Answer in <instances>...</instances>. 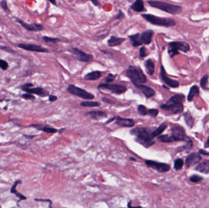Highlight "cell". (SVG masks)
<instances>
[{
    "label": "cell",
    "instance_id": "obj_1",
    "mask_svg": "<svg viewBox=\"0 0 209 208\" xmlns=\"http://www.w3.org/2000/svg\"><path fill=\"white\" fill-rule=\"evenodd\" d=\"M152 130L149 128H135L130 131V134L136 137L135 141L144 147L149 148L155 144L153 141Z\"/></svg>",
    "mask_w": 209,
    "mask_h": 208
},
{
    "label": "cell",
    "instance_id": "obj_2",
    "mask_svg": "<svg viewBox=\"0 0 209 208\" xmlns=\"http://www.w3.org/2000/svg\"><path fill=\"white\" fill-rule=\"evenodd\" d=\"M183 94H177L172 97L166 103L160 106L161 109L169 112L171 114H177L183 112V102L185 100Z\"/></svg>",
    "mask_w": 209,
    "mask_h": 208
},
{
    "label": "cell",
    "instance_id": "obj_3",
    "mask_svg": "<svg viewBox=\"0 0 209 208\" xmlns=\"http://www.w3.org/2000/svg\"><path fill=\"white\" fill-rule=\"evenodd\" d=\"M126 76L135 86L144 84L148 81L146 76L141 68L132 65L129 66L126 70Z\"/></svg>",
    "mask_w": 209,
    "mask_h": 208
},
{
    "label": "cell",
    "instance_id": "obj_4",
    "mask_svg": "<svg viewBox=\"0 0 209 208\" xmlns=\"http://www.w3.org/2000/svg\"><path fill=\"white\" fill-rule=\"evenodd\" d=\"M149 5L152 7L160 9L172 15H177L182 12V7L179 5H175L165 2L158 1H149Z\"/></svg>",
    "mask_w": 209,
    "mask_h": 208
},
{
    "label": "cell",
    "instance_id": "obj_5",
    "mask_svg": "<svg viewBox=\"0 0 209 208\" xmlns=\"http://www.w3.org/2000/svg\"><path fill=\"white\" fill-rule=\"evenodd\" d=\"M141 17L145 19L149 23L157 26H164V27H170L176 25V22L174 20L169 18H162L157 17L152 14H141Z\"/></svg>",
    "mask_w": 209,
    "mask_h": 208
},
{
    "label": "cell",
    "instance_id": "obj_6",
    "mask_svg": "<svg viewBox=\"0 0 209 208\" xmlns=\"http://www.w3.org/2000/svg\"><path fill=\"white\" fill-rule=\"evenodd\" d=\"M190 50L189 44L185 42H172L168 44V52L171 57H173L175 55L179 54V51L187 52Z\"/></svg>",
    "mask_w": 209,
    "mask_h": 208
},
{
    "label": "cell",
    "instance_id": "obj_7",
    "mask_svg": "<svg viewBox=\"0 0 209 208\" xmlns=\"http://www.w3.org/2000/svg\"><path fill=\"white\" fill-rule=\"evenodd\" d=\"M67 91L70 94H72L73 95H75L77 97H78L85 100H93L95 98L94 95L92 94L91 93H89L87 92L86 91L73 84L69 85L67 88Z\"/></svg>",
    "mask_w": 209,
    "mask_h": 208
},
{
    "label": "cell",
    "instance_id": "obj_8",
    "mask_svg": "<svg viewBox=\"0 0 209 208\" xmlns=\"http://www.w3.org/2000/svg\"><path fill=\"white\" fill-rule=\"evenodd\" d=\"M98 89L99 90H106L111 92L112 94L117 95H120L125 93L127 89L125 86L119 85V84H111L107 83H102L99 85Z\"/></svg>",
    "mask_w": 209,
    "mask_h": 208
},
{
    "label": "cell",
    "instance_id": "obj_9",
    "mask_svg": "<svg viewBox=\"0 0 209 208\" xmlns=\"http://www.w3.org/2000/svg\"><path fill=\"white\" fill-rule=\"evenodd\" d=\"M145 164L148 167L154 170H156L158 172L160 173H166L171 168L170 165L168 164L159 162L152 160H146Z\"/></svg>",
    "mask_w": 209,
    "mask_h": 208
},
{
    "label": "cell",
    "instance_id": "obj_10",
    "mask_svg": "<svg viewBox=\"0 0 209 208\" xmlns=\"http://www.w3.org/2000/svg\"><path fill=\"white\" fill-rule=\"evenodd\" d=\"M171 136L175 141H187L188 137H187L184 128L180 126H175L171 128Z\"/></svg>",
    "mask_w": 209,
    "mask_h": 208
},
{
    "label": "cell",
    "instance_id": "obj_11",
    "mask_svg": "<svg viewBox=\"0 0 209 208\" xmlns=\"http://www.w3.org/2000/svg\"><path fill=\"white\" fill-rule=\"evenodd\" d=\"M17 47L27 51L30 52H48L49 50L46 48L42 47L40 45H37L35 44H19L17 45Z\"/></svg>",
    "mask_w": 209,
    "mask_h": 208
},
{
    "label": "cell",
    "instance_id": "obj_12",
    "mask_svg": "<svg viewBox=\"0 0 209 208\" xmlns=\"http://www.w3.org/2000/svg\"><path fill=\"white\" fill-rule=\"evenodd\" d=\"M70 52L75 56L77 59L81 62H88L93 59V56L90 54L83 52L77 48H72Z\"/></svg>",
    "mask_w": 209,
    "mask_h": 208
},
{
    "label": "cell",
    "instance_id": "obj_13",
    "mask_svg": "<svg viewBox=\"0 0 209 208\" xmlns=\"http://www.w3.org/2000/svg\"><path fill=\"white\" fill-rule=\"evenodd\" d=\"M160 77L162 79V81L169 87L172 88H177L180 86V83L178 81L169 78H168L166 75V71L164 68V67L163 65H161V69H160Z\"/></svg>",
    "mask_w": 209,
    "mask_h": 208
},
{
    "label": "cell",
    "instance_id": "obj_14",
    "mask_svg": "<svg viewBox=\"0 0 209 208\" xmlns=\"http://www.w3.org/2000/svg\"><path fill=\"white\" fill-rule=\"evenodd\" d=\"M22 91L27 92L28 94H35L39 97H45L49 95V92L47 90H45L44 88L37 87L35 88H28V89H22Z\"/></svg>",
    "mask_w": 209,
    "mask_h": 208
},
{
    "label": "cell",
    "instance_id": "obj_15",
    "mask_svg": "<svg viewBox=\"0 0 209 208\" xmlns=\"http://www.w3.org/2000/svg\"><path fill=\"white\" fill-rule=\"evenodd\" d=\"M17 21L24 28L30 31H41L44 29V27L41 24L33 23V24H28L26 23L20 19H17Z\"/></svg>",
    "mask_w": 209,
    "mask_h": 208
},
{
    "label": "cell",
    "instance_id": "obj_16",
    "mask_svg": "<svg viewBox=\"0 0 209 208\" xmlns=\"http://www.w3.org/2000/svg\"><path fill=\"white\" fill-rule=\"evenodd\" d=\"M115 123L120 126L122 127H133L135 123L134 120L130 118H125L121 117H115Z\"/></svg>",
    "mask_w": 209,
    "mask_h": 208
},
{
    "label": "cell",
    "instance_id": "obj_17",
    "mask_svg": "<svg viewBox=\"0 0 209 208\" xmlns=\"http://www.w3.org/2000/svg\"><path fill=\"white\" fill-rule=\"evenodd\" d=\"M201 160V156L199 153H192L188 156L185 160V165L187 168L191 167L199 163Z\"/></svg>",
    "mask_w": 209,
    "mask_h": 208
},
{
    "label": "cell",
    "instance_id": "obj_18",
    "mask_svg": "<svg viewBox=\"0 0 209 208\" xmlns=\"http://www.w3.org/2000/svg\"><path fill=\"white\" fill-rule=\"evenodd\" d=\"M29 126L34 128L38 130L42 131L45 133H49V134H54L57 132V129L53 128L49 125H44L41 124H34V125H31Z\"/></svg>",
    "mask_w": 209,
    "mask_h": 208
},
{
    "label": "cell",
    "instance_id": "obj_19",
    "mask_svg": "<svg viewBox=\"0 0 209 208\" xmlns=\"http://www.w3.org/2000/svg\"><path fill=\"white\" fill-rule=\"evenodd\" d=\"M153 34H154L153 30L148 29L143 32L141 34H140V37H141L142 44L144 45L150 44L152 42Z\"/></svg>",
    "mask_w": 209,
    "mask_h": 208
},
{
    "label": "cell",
    "instance_id": "obj_20",
    "mask_svg": "<svg viewBox=\"0 0 209 208\" xmlns=\"http://www.w3.org/2000/svg\"><path fill=\"white\" fill-rule=\"evenodd\" d=\"M136 87L138 89H139L142 92V93L144 94V95L148 98L152 97L156 95V91L153 89L149 87H148L143 84L138 85Z\"/></svg>",
    "mask_w": 209,
    "mask_h": 208
},
{
    "label": "cell",
    "instance_id": "obj_21",
    "mask_svg": "<svg viewBox=\"0 0 209 208\" xmlns=\"http://www.w3.org/2000/svg\"><path fill=\"white\" fill-rule=\"evenodd\" d=\"M86 115L87 116H89L90 118L95 120H99L107 117V114L105 112L100 110L88 112L86 113Z\"/></svg>",
    "mask_w": 209,
    "mask_h": 208
},
{
    "label": "cell",
    "instance_id": "obj_22",
    "mask_svg": "<svg viewBox=\"0 0 209 208\" xmlns=\"http://www.w3.org/2000/svg\"><path fill=\"white\" fill-rule=\"evenodd\" d=\"M126 40V39L122 38V37H117L116 36H111L109 39H108L107 43L109 47H117L122 44L124 41Z\"/></svg>",
    "mask_w": 209,
    "mask_h": 208
},
{
    "label": "cell",
    "instance_id": "obj_23",
    "mask_svg": "<svg viewBox=\"0 0 209 208\" xmlns=\"http://www.w3.org/2000/svg\"><path fill=\"white\" fill-rule=\"evenodd\" d=\"M195 170L203 173L207 174L209 172V160H206L199 164L196 167Z\"/></svg>",
    "mask_w": 209,
    "mask_h": 208
},
{
    "label": "cell",
    "instance_id": "obj_24",
    "mask_svg": "<svg viewBox=\"0 0 209 208\" xmlns=\"http://www.w3.org/2000/svg\"><path fill=\"white\" fill-rule=\"evenodd\" d=\"M21 183H22V181H21L20 180H17V181H15L14 183V184H13V186H12V187H11V189H10V193L15 194L18 198H19V201H18V202H20L21 200H25L27 199V198H26L25 195L21 194L20 193H19V192L16 190L17 186L19 184H21Z\"/></svg>",
    "mask_w": 209,
    "mask_h": 208
},
{
    "label": "cell",
    "instance_id": "obj_25",
    "mask_svg": "<svg viewBox=\"0 0 209 208\" xmlns=\"http://www.w3.org/2000/svg\"><path fill=\"white\" fill-rule=\"evenodd\" d=\"M130 8L137 12H141L144 11H146V9L144 6V2L141 0L136 1L130 7Z\"/></svg>",
    "mask_w": 209,
    "mask_h": 208
},
{
    "label": "cell",
    "instance_id": "obj_26",
    "mask_svg": "<svg viewBox=\"0 0 209 208\" xmlns=\"http://www.w3.org/2000/svg\"><path fill=\"white\" fill-rule=\"evenodd\" d=\"M102 76V73L99 71H94L90 73H88L84 76V79L85 80L89 81H95L99 79Z\"/></svg>",
    "mask_w": 209,
    "mask_h": 208
},
{
    "label": "cell",
    "instance_id": "obj_27",
    "mask_svg": "<svg viewBox=\"0 0 209 208\" xmlns=\"http://www.w3.org/2000/svg\"><path fill=\"white\" fill-rule=\"evenodd\" d=\"M130 42L132 45L133 47H137L138 46H140L141 45H143L142 42H141V37H140V33H137L136 34H133L132 36H130L129 37Z\"/></svg>",
    "mask_w": 209,
    "mask_h": 208
},
{
    "label": "cell",
    "instance_id": "obj_28",
    "mask_svg": "<svg viewBox=\"0 0 209 208\" xmlns=\"http://www.w3.org/2000/svg\"><path fill=\"white\" fill-rule=\"evenodd\" d=\"M144 66L146 68V71L149 75H152L155 71V65L154 62L152 59H148L144 64Z\"/></svg>",
    "mask_w": 209,
    "mask_h": 208
},
{
    "label": "cell",
    "instance_id": "obj_29",
    "mask_svg": "<svg viewBox=\"0 0 209 208\" xmlns=\"http://www.w3.org/2000/svg\"><path fill=\"white\" fill-rule=\"evenodd\" d=\"M199 94V88L198 86H193L191 87L189 94L187 97V100L188 102H191L194 97L196 95H198Z\"/></svg>",
    "mask_w": 209,
    "mask_h": 208
},
{
    "label": "cell",
    "instance_id": "obj_30",
    "mask_svg": "<svg viewBox=\"0 0 209 208\" xmlns=\"http://www.w3.org/2000/svg\"><path fill=\"white\" fill-rule=\"evenodd\" d=\"M183 117H184V120H185L186 124L190 128H193V126H194V124H195V120H194V118L192 117L191 114L189 112H187L184 113Z\"/></svg>",
    "mask_w": 209,
    "mask_h": 208
},
{
    "label": "cell",
    "instance_id": "obj_31",
    "mask_svg": "<svg viewBox=\"0 0 209 208\" xmlns=\"http://www.w3.org/2000/svg\"><path fill=\"white\" fill-rule=\"evenodd\" d=\"M168 125L166 123H163L161 125H160L156 129L152 131V137L154 139L157 136H159L160 134H161L166 129Z\"/></svg>",
    "mask_w": 209,
    "mask_h": 208
},
{
    "label": "cell",
    "instance_id": "obj_32",
    "mask_svg": "<svg viewBox=\"0 0 209 208\" xmlns=\"http://www.w3.org/2000/svg\"><path fill=\"white\" fill-rule=\"evenodd\" d=\"M158 139L161 142H164V143H170V142H174L175 140L173 138V137L171 135H161L158 137Z\"/></svg>",
    "mask_w": 209,
    "mask_h": 208
},
{
    "label": "cell",
    "instance_id": "obj_33",
    "mask_svg": "<svg viewBox=\"0 0 209 208\" xmlns=\"http://www.w3.org/2000/svg\"><path fill=\"white\" fill-rule=\"evenodd\" d=\"M82 107H98L101 105V103L97 102H91V101H85L80 103Z\"/></svg>",
    "mask_w": 209,
    "mask_h": 208
},
{
    "label": "cell",
    "instance_id": "obj_34",
    "mask_svg": "<svg viewBox=\"0 0 209 208\" xmlns=\"http://www.w3.org/2000/svg\"><path fill=\"white\" fill-rule=\"evenodd\" d=\"M183 164H184V162H183V159L179 158V159H177L174 160V167L176 170H179L182 169V168L183 166Z\"/></svg>",
    "mask_w": 209,
    "mask_h": 208
},
{
    "label": "cell",
    "instance_id": "obj_35",
    "mask_svg": "<svg viewBox=\"0 0 209 208\" xmlns=\"http://www.w3.org/2000/svg\"><path fill=\"white\" fill-rule=\"evenodd\" d=\"M208 79H209V76L208 75H205L204 76L200 81V84L201 87L203 89H207V84H208Z\"/></svg>",
    "mask_w": 209,
    "mask_h": 208
},
{
    "label": "cell",
    "instance_id": "obj_36",
    "mask_svg": "<svg viewBox=\"0 0 209 208\" xmlns=\"http://www.w3.org/2000/svg\"><path fill=\"white\" fill-rule=\"evenodd\" d=\"M148 111V109L145 106L142 105V104L138 106V112L139 114H140L141 115H147Z\"/></svg>",
    "mask_w": 209,
    "mask_h": 208
},
{
    "label": "cell",
    "instance_id": "obj_37",
    "mask_svg": "<svg viewBox=\"0 0 209 208\" xmlns=\"http://www.w3.org/2000/svg\"><path fill=\"white\" fill-rule=\"evenodd\" d=\"M42 39L45 42H50V43H53V44H56V43H58L61 41V40L59 39L50 37H47V36H44L42 37Z\"/></svg>",
    "mask_w": 209,
    "mask_h": 208
},
{
    "label": "cell",
    "instance_id": "obj_38",
    "mask_svg": "<svg viewBox=\"0 0 209 208\" xmlns=\"http://www.w3.org/2000/svg\"><path fill=\"white\" fill-rule=\"evenodd\" d=\"M158 113H159V111L157 109H148L147 115H149L152 117L156 118L158 115Z\"/></svg>",
    "mask_w": 209,
    "mask_h": 208
},
{
    "label": "cell",
    "instance_id": "obj_39",
    "mask_svg": "<svg viewBox=\"0 0 209 208\" xmlns=\"http://www.w3.org/2000/svg\"><path fill=\"white\" fill-rule=\"evenodd\" d=\"M115 78H116V75H112V73H109V74L105 77V79H104L105 83L108 84L109 83L112 82V81L115 79Z\"/></svg>",
    "mask_w": 209,
    "mask_h": 208
},
{
    "label": "cell",
    "instance_id": "obj_40",
    "mask_svg": "<svg viewBox=\"0 0 209 208\" xmlns=\"http://www.w3.org/2000/svg\"><path fill=\"white\" fill-rule=\"evenodd\" d=\"M203 178L201 176H199L198 175H193L190 178V180L193 182V183H198L199 181H201V180H203Z\"/></svg>",
    "mask_w": 209,
    "mask_h": 208
},
{
    "label": "cell",
    "instance_id": "obj_41",
    "mask_svg": "<svg viewBox=\"0 0 209 208\" xmlns=\"http://www.w3.org/2000/svg\"><path fill=\"white\" fill-rule=\"evenodd\" d=\"M9 67V64L8 63L2 59H0V68L2 70H6Z\"/></svg>",
    "mask_w": 209,
    "mask_h": 208
},
{
    "label": "cell",
    "instance_id": "obj_42",
    "mask_svg": "<svg viewBox=\"0 0 209 208\" xmlns=\"http://www.w3.org/2000/svg\"><path fill=\"white\" fill-rule=\"evenodd\" d=\"M22 98L25 99V100H35L36 99L35 97L33 95L30 94H28V93L22 95Z\"/></svg>",
    "mask_w": 209,
    "mask_h": 208
},
{
    "label": "cell",
    "instance_id": "obj_43",
    "mask_svg": "<svg viewBox=\"0 0 209 208\" xmlns=\"http://www.w3.org/2000/svg\"><path fill=\"white\" fill-rule=\"evenodd\" d=\"M148 55L147 50L144 47H142L140 50V56L141 57H145Z\"/></svg>",
    "mask_w": 209,
    "mask_h": 208
},
{
    "label": "cell",
    "instance_id": "obj_44",
    "mask_svg": "<svg viewBox=\"0 0 209 208\" xmlns=\"http://www.w3.org/2000/svg\"><path fill=\"white\" fill-rule=\"evenodd\" d=\"M0 5H1V7H2V9L6 12H8L9 11V8L7 7V1H1L0 2Z\"/></svg>",
    "mask_w": 209,
    "mask_h": 208
},
{
    "label": "cell",
    "instance_id": "obj_45",
    "mask_svg": "<svg viewBox=\"0 0 209 208\" xmlns=\"http://www.w3.org/2000/svg\"><path fill=\"white\" fill-rule=\"evenodd\" d=\"M192 147H193V142L190 138H188V139L187 141V144L185 146V149L189 151V150H191Z\"/></svg>",
    "mask_w": 209,
    "mask_h": 208
},
{
    "label": "cell",
    "instance_id": "obj_46",
    "mask_svg": "<svg viewBox=\"0 0 209 208\" xmlns=\"http://www.w3.org/2000/svg\"><path fill=\"white\" fill-rule=\"evenodd\" d=\"M124 18H125V14L124 13V12L121 10H119L118 15L116 17V20H120V19H122Z\"/></svg>",
    "mask_w": 209,
    "mask_h": 208
},
{
    "label": "cell",
    "instance_id": "obj_47",
    "mask_svg": "<svg viewBox=\"0 0 209 208\" xmlns=\"http://www.w3.org/2000/svg\"><path fill=\"white\" fill-rule=\"evenodd\" d=\"M34 86V84H32V83H26L24 85H23L22 87H21V89H28V88H31L32 87Z\"/></svg>",
    "mask_w": 209,
    "mask_h": 208
},
{
    "label": "cell",
    "instance_id": "obj_48",
    "mask_svg": "<svg viewBox=\"0 0 209 208\" xmlns=\"http://www.w3.org/2000/svg\"><path fill=\"white\" fill-rule=\"evenodd\" d=\"M0 49L1 50H5L6 52H15L13 51L12 50H11V48H9V47H0Z\"/></svg>",
    "mask_w": 209,
    "mask_h": 208
},
{
    "label": "cell",
    "instance_id": "obj_49",
    "mask_svg": "<svg viewBox=\"0 0 209 208\" xmlns=\"http://www.w3.org/2000/svg\"><path fill=\"white\" fill-rule=\"evenodd\" d=\"M102 101H103L104 102V103H108V104H114V102H112V101L110 100L109 99H108V98H105V97H103V98H102Z\"/></svg>",
    "mask_w": 209,
    "mask_h": 208
},
{
    "label": "cell",
    "instance_id": "obj_50",
    "mask_svg": "<svg viewBox=\"0 0 209 208\" xmlns=\"http://www.w3.org/2000/svg\"><path fill=\"white\" fill-rule=\"evenodd\" d=\"M57 99V98L55 95H50V96H49V100L50 102H54L56 101Z\"/></svg>",
    "mask_w": 209,
    "mask_h": 208
},
{
    "label": "cell",
    "instance_id": "obj_51",
    "mask_svg": "<svg viewBox=\"0 0 209 208\" xmlns=\"http://www.w3.org/2000/svg\"><path fill=\"white\" fill-rule=\"evenodd\" d=\"M199 154L200 155H206V156H209V153L205 151L204 150H200L199 151Z\"/></svg>",
    "mask_w": 209,
    "mask_h": 208
},
{
    "label": "cell",
    "instance_id": "obj_52",
    "mask_svg": "<svg viewBox=\"0 0 209 208\" xmlns=\"http://www.w3.org/2000/svg\"><path fill=\"white\" fill-rule=\"evenodd\" d=\"M131 204H132L131 202H128V203L127 205L128 208H142L141 206H132Z\"/></svg>",
    "mask_w": 209,
    "mask_h": 208
},
{
    "label": "cell",
    "instance_id": "obj_53",
    "mask_svg": "<svg viewBox=\"0 0 209 208\" xmlns=\"http://www.w3.org/2000/svg\"><path fill=\"white\" fill-rule=\"evenodd\" d=\"M96 6H99L100 5V3L97 1H91Z\"/></svg>",
    "mask_w": 209,
    "mask_h": 208
},
{
    "label": "cell",
    "instance_id": "obj_54",
    "mask_svg": "<svg viewBox=\"0 0 209 208\" xmlns=\"http://www.w3.org/2000/svg\"><path fill=\"white\" fill-rule=\"evenodd\" d=\"M204 147H205V148H209V137L208 139H207V142H206V144L204 145Z\"/></svg>",
    "mask_w": 209,
    "mask_h": 208
},
{
    "label": "cell",
    "instance_id": "obj_55",
    "mask_svg": "<svg viewBox=\"0 0 209 208\" xmlns=\"http://www.w3.org/2000/svg\"><path fill=\"white\" fill-rule=\"evenodd\" d=\"M115 120V117H113V118H112L111 119H110V120H108L106 121V124H108V123H111L112 121H113V120Z\"/></svg>",
    "mask_w": 209,
    "mask_h": 208
},
{
    "label": "cell",
    "instance_id": "obj_56",
    "mask_svg": "<svg viewBox=\"0 0 209 208\" xmlns=\"http://www.w3.org/2000/svg\"><path fill=\"white\" fill-rule=\"evenodd\" d=\"M24 136L28 139H32L34 137V136H26V135H25Z\"/></svg>",
    "mask_w": 209,
    "mask_h": 208
},
{
    "label": "cell",
    "instance_id": "obj_57",
    "mask_svg": "<svg viewBox=\"0 0 209 208\" xmlns=\"http://www.w3.org/2000/svg\"><path fill=\"white\" fill-rule=\"evenodd\" d=\"M50 2H51V3H52V4H53L54 5H56V1H50Z\"/></svg>",
    "mask_w": 209,
    "mask_h": 208
},
{
    "label": "cell",
    "instance_id": "obj_58",
    "mask_svg": "<svg viewBox=\"0 0 209 208\" xmlns=\"http://www.w3.org/2000/svg\"><path fill=\"white\" fill-rule=\"evenodd\" d=\"M130 159H131V160H136L135 158H133V157H130Z\"/></svg>",
    "mask_w": 209,
    "mask_h": 208
},
{
    "label": "cell",
    "instance_id": "obj_59",
    "mask_svg": "<svg viewBox=\"0 0 209 208\" xmlns=\"http://www.w3.org/2000/svg\"><path fill=\"white\" fill-rule=\"evenodd\" d=\"M2 101H3V100H1V98H0V102H2Z\"/></svg>",
    "mask_w": 209,
    "mask_h": 208
},
{
    "label": "cell",
    "instance_id": "obj_60",
    "mask_svg": "<svg viewBox=\"0 0 209 208\" xmlns=\"http://www.w3.org/2000/svg\"><path fill=\"white\" fill-rule=\"evenodd\" d=\"M1 39V36H0V39Z\"/></svg>",
    "mask_w": 209,
    "mask_h": 208
}]
</instances>
